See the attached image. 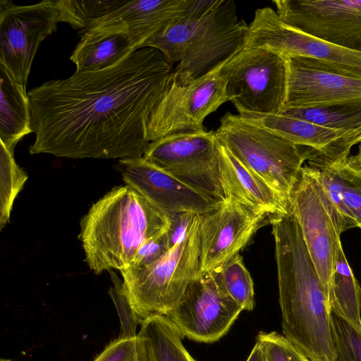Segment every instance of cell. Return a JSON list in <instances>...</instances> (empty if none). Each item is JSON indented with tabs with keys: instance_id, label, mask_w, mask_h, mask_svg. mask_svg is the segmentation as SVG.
Wrapping results in <instances>:
<instances>
[{
	"instance_id": "5b68a950",
	"label": "cell",
	"mask_w": 361,
	"mask_h": 361,
	"mask_svg": "<svg viewBox=\"0 0 361 361\" xmlns=\"http://www.w3.org/2000/svg\"><path fill=\"white\" fill-rule=\"evenodd\" d=\"M200 219V215L185 239L152 264L120 271L122 293L140 324L154 316H166L201 274Z\"/></svg>"
},
{
	"instance_id": "ba28073f",
	"label": "cell",
	"mask_w": 361,
	"mask_h": 361,
	"mask_svg": "<svg viewBox=\"0 0 361 361\" xmlns=\"http://www.w3.org/2000/svg\"><path fill=\"white\" fill-rule=\"evenodd\" d=\"M220 142L216 131L171 135L149 142L143 157L207 197L226 201L219 168Z\"/></svg>"
},
{
	"instance_id": "e575fe53",
	"label": "cell",
	"mask_w": 361,
	"mask_h": 361,
	"mask_svg": "<svg viewBox=\"0 0 361 361\" xmlns=\"http://www.w3.org/2000/svg\"><path fill=\"white\" fill-rule=\"evenodd\" d=\"M361 142V130L351 135L341 139L337 145V149L340 155L349 156L351 147Z\"/></svg>"
},
{
	"instance_id": "30bf717a",
	"label": "cell",
	"mask_w": 361,
	"mask_h": 361,
	"mask_svg": "<svg viewBox=\"0 0 361 361\" xmlns=\"http://www.w3.org/2000/svg\"><path fill=\"white\" fill-rule=\"evenodd\" d=\"M227 61L188 83L180 84L172 79L149 118L147 128L149 142L176 133L204 130L206 117L229 102L226 81L221 71Z\"/></svg>"
},
{
	"instance_id": "d6a6232c",
	"label": "cell",
	"mask_w": 361,
	"mask_h": 361,
	"mask_svg": "<svg viewBox=\"0 0 361 361\" xmlns=\"http://www.w3.org/2000/svg\"><path fill=\"white\" fill-rule=\"evenodd\" d=\"M169 250L165 233L145 243L137 250L130 267H144L150 265L162 257Z\"/></svg>"
},
{
	"instance_id": "ac0fdd59",
	"label": "cell",
	"mask_w": 361,
	"mask_h": 361,
	"mask_svg": "<svg viewBox=\"0 0 361 361\" xmlns=\"http://www.w3.org/2000/svg\"><path fill=\"white\" fill-rule=\"evenodd\" d=\"M191 0L125 1L92 22L86 32H121L135 40L137 49L165 27L181 16Z\"/></svg>"
},
{
	"instance_id": "ffe728a7",
	"label": "cell",
	"mask_w": 361,
	"mask_h": 361,
	"mask_svg": "<svg viewBox=\"0 0 361 361\" xmlns=\"http://www.w3.org/2000/svg\"><path fill=\"white\" fill-rule=\"evenodd\" d=\"M219 168L226 200L269 217L290 213L288 203L220 143Z\"/></svg>"
},
{
	"instance_id": "cb8c5ba5",
	"label": "cell",
	"mask_w": 361,
	"mask_h": 361,
	"mask_svg": "<svg viewBox=\"0 0 361 361\" xmlns=\"http://www.w3.org/2000/svg\"><path fill=\"white\" fill-rule=\"evenodd\" d=\"M331 312L361 330V288L340 247L334 275Z\"/></svg>"
},
{
	"instance_id": "6da1fadb",
	"label": "cell",
	"mask_w": 361,
	"mask_h": 361,
	"mask_svg": "<svg viewBox=\"0 0 361 361\" xmlns=\"http://www.w3.org/2000/svg\"><path fill=\"white\" fill-rule=\"evenodd\" d=\"M173 68L157 49L135 51L98 72L75 71L27 93L31 154L71 159L142 157L149 118L173 79Z\"/></svg>"
},
{
	"instance_id": "7a4b0ae2",
	"label": "cell",
	"mask_w": 361,
	"mask_h": 361,
	"mask_svg": "<svg viewBox=\"0 0 361 361\" xmlns=\"http://www.w3.org/2000/svg\"><path fill=\"white\" fill-rule=\"evenodd\" d=\"M269 222L275 243L282 332L310 361H336L331 308L295 216Z\"/></svg>"
},
{
	"instance_id": "2e32d148",
	"label": "cell",
	"mask_w": 361,
	"mask_h": 361,
	"mask_svg": "<svg viewBox=\"0 0 361 361\" xmlns=\"http://www.w3.org/2000/svg\"><path fill=\"white\" fill-rule=\"evenodd\" d=\"M269 218L231 200L201 214L199 226L200 274L214 271L239 254Z\"/></svg>"
},
{
	"instance_id": "f546056e",
	"label": "cell",
	"mask_w": 361,
	"mask_h": 361,
	"mask_svg": "<svg viewBox=\"0 0 361 361\" xmlns=\"http://www.w3.org/2000/svg\"><path fill=\"white\" fill-rule=\"evenodd\" d=\"M93 361H156L149 340L137 333L111 341Z\"/></svg>"
},
{
	"instance_id": "8fae6325",
	"label": "cell",
	"mask_w": 361,
	"mask_h": 361,
	"mask_svg": "<svg viewBox=\"0 0 361 361\" xmlns=\"http://www.w3.org/2000/svg\"><path fill=\"white\" fill-rule=\"evenodd\" d=\"M58 23L55 0L23 6L0 1V65L23 87L38 47Z\"/></svg>"
},
{
	"instance_id": "d6986e66",
	"label": "cell",
	"mask_w": 361,
	"mask_h": 361,
	"mask_svg": "<svg viewBox=\"0 0 361 361\" xmlns=\"http://www.w3.org/2000/svg\"><path fill=\"white\" fill-rule=\"evenodd\" d=\"M348 157L331 158L315 150L307 161L337 211L345 231L355 227L361 229V171L350 166Z\"/></svg>"
},
{
	"instance_id": "1f68e13d",
	"label": "cell",
	"mask_w": 361,
	"mask_h": 361,
	"mask_svg": "<svg viewBox=\"0 0 361 361\" xmlns=\"http://www.w3.org/2000/svg\"><path fill=\"white\" fill-rule=\"evenodd\" d=\"M267 361H310L283 334L259 331L257 336Z\"/></svg>"
},
{
	"instance_id": "4dcf8cb0",
	"label": "cell",
	"mask_w": 361,
	"mask_h": 361,
	"mask_svg": "<svg viewBox=\"0 0 361 361\" xmlns=\"http://www.w3.org/2000/svg\"><path fill=\"white\" fill-rule=\"evenodd\" d=\"M331 318L336 361H361V330L333 312Z\"/></svg>"
},
{
	"instance_id": "836d02e7",
	"label": "cell",
	"mask_w": 361,
	"mask_h": 361,
	"mask_svg": "<svg viewBox=\"0 0 361 361\" xmlns=\"http://www.w3.org/2000/svg\"><path fill=\"white\" fill-rule=\"evenodd\" d=\"M199 216L195 212H180L170 219V226L166 233L169 249L185 239Z\"/></svg>"
},
{
	"instance_id": "4316f807",
	"label": "cell",
	"mask_w": 361,
	"mask_h": 361,
	"mask_svg": "<svg viewBox=\"0 0 361 361\" xmlns=\"http://www.w3.org/2000/svg\"><path fill=\"white\" fill-rule=\"evenodd\" d=\"M218 286L243 310L255 306L254 286L240 254L209 272Z\"/></svg>"
},
{
	"instance_id": "8d00e7d4",
	"label": "cell",
	"mask_w": 361,
	"mask_h": 361,
	"mask_svg": "<svg viewBox=\"0 0 361 361\" xmlns=\"http://www.w3.org/2000/svg\"><path fill=\"white\" fill-rule=\"evenodd\" d=\"M347 161L350 166L361 171V142L358 147L357 154L349 156L347 158Z\"/></svg>"
},
{
	"instance_id": "603a6c76",
	"label": "cell",
	"mask_w": 361,
	"mask_h": 361,
	"mask_svg": "<svg viewBox=\"0 0 361 361\" xmlns=\"http://www.w3.org/2000/svg\"><path fill=\"white\" fill-rule=\"evenodd\" d=\"M0 141L10 152L31 133V111L26 88L16 82L0 65Z\"/></svg>"
},
{
	"instance_id": "f1b7e54d",
	"label": "cell",
	"mask_w": 361,
	"mask_h": 361,
	"mask_svg": "<svg viewBox=\"0 0 361 361\" xmlns=\"http://www.w3.org/2000/svg\"><path fill=\"white\" fill-rule=\"evenodd\" d=\"M123 0H55L59 22L68 23L80 34L94 20L104 16Z\"/></svg>"
},
{
	"instance_id": "3957f363",
	"label": "cell",
	"mask_w": 361,
	"mask_h": 361,
	"mask_svg": "<svg viewBox=\"0 0 361 361\" xmlns=\"http://www.w3.org/2000/svg\"><path fill=\"white\" fill-rule=\"evenodd\" d=\"M248 25L233 0H191L185 12L142 47L159 50L186 84L210 72L244 46Z\"/></svg>"
},
{
	"instance_id": "8992f818",
	"label": "cell",
	"mask_w": 361,
	"mask_h": 361,
	"mask_svg": "<svg viewBox=\"0 0 361 361\" xmlns=\"http://www.w3.org/2000/svg\"><path fill=\"white\" fill-rule=\"evenodd\" d=\"M216 133L222 145L288 203L301 169L315 149L295 145L230 111L221 118Z\"/></svg>"
},
{
	"instance_id": "484cf974",
	"label": "cell",
	"mask_w": 361,
	"mask_h": 361,
	"mask_svg": "<svg viewBox=\"0 0 361 361\" xmlns=\"http://www.w3.org/2000/svg\"><path fill=\"white\" fill-rule=\"evenodd\" d=\"M281 113L345 132L347 136L361 130V101L318 108L289 109Z\"/></svg>"
},
{
	"instance_id": "d4e9b609",
	"label": "cell",
	"mask_w": 361,
	"mask_h": 361,
	"mask_svg": "<svg viewBox=\"0 0 361 361\" xmlns=\"http://www.w3.org/2000/svg\"><path fill=\"white\" fill-rule=\"evenodd\" d=\"M140 325L139 333L149 340L156 361H196L183 344L184 336L166 316L147 318Z\"/></svg>"
},
{
	"instance_id": "5bb4252c",
	"label": "cell",
	"mask_w": 361,
	"mask_h": 361,
	"mask_svg": "<svg viewBox=\"0 0 361 361\" xmlns=\"http://www.w3.org/2000/svg\"><path fill=\"white\" fill-rule=\"evenodd\" d=\"M282 56L286 66L283 110L361 101V78L311 58Z\"/></svg>"
},
{
	"instance_id": "9c48e42d",
	"label": "cell",
	"mask_w": 361,
	"mask_h": 361,
	"mask_svg": "<svg viewBox=\"0 0 361 361\" xmlns=\"http://www.w3.org/2000/svg\"><path fill=\"white\" fill-rule=\"evenodd\" d=\"M221 71L228 100L238 111L272 114L283 110L286 66L281 55L243 47Z\"/></svg>"
},
{
	"instance_id": "52a82bcc",
	"label": "cell",
	"mask_w": 361,
	"mask_h": 361,
	"mask_svg": "<svg viewBox=\"0 0 361 361\" xmlns=\"http://www.w3.org/2000/svg\"><path fill=\"white\" fill-rule=\"evenodd\" d=\"M288 205L298 222L331 306L336 264L342 247L341 234L345 230L337 211L307 164L301 169Z\"/></svg>"
},
{
	"instance_id": "4fadbf2b",
	"label": "cell",
	"mask_w": 361,
	"mask_h": 361,
	"mask_svg": "<svg viewBox=\"0 0 361 361\" xmlns=\"http://www.w3.org/2000/svg\"><path fill=\"white\" fill-rule=\"evenodd\" d=\"M243 311L216 283L210 273L189 283L166 317L184 337L201 343L219 340Z\"/></svg>"
},
{
	"instance_id": "44dd1931",
	"label": "cell",
	"mask_w": 361,
	"mask_h": 361,
	"mask_svg": "<svg viewBox=\"0 0 361 361\" xmlns=\"http://www.w3.org/2000/svg\"><path fill=\"white\" fill-rule=\"evenodd\" d=\"M246 120L265 128L295 145L312 148L331 158L338 157V142L347 136L343 131L325 128L283 113L264 114L238 111Z\"/></svg>"
},
{
	"instance_id": "83f0119b",
	"label": "cell",
	"mask_w": 361,
	"mask_h": 361,
	"mask_svg": "<svg viewBox=\"0 0 361 361\" xmlns=\"http://www.w3.org/2000/svg\"><path fill=\"white\" fill-rule=\"evenodd\" d=\"M0 230L9 222L13 202L28 177L16 164L13 153L1 142Z\"/></svg>"
},
{
	"instance_id": "7402d4cb",
	"label": "cell",
	"mask_w": 361,
	"mask_h": 361,
	"mask_svg": "<svg viewBox=\"0 0 361 361\" xmlns=\"http://www.w3.org/2000/svg\"><path fill=\"white\" fill-rule=\"evenodd\" d=\"M137 50L130 35L121 32H86L70 59L78 72H98L119 64Z\"/></svg>"
},
{
	"instance_id": "9a60e30c",
	"label": "cell",
	"mask_w": 361,
	"mask_h": 361,
	"mask_svg": "<svg viewBox=\"0 0 361 361\" xmlns=\"http://www.w3.org/2000/svg\"><path fill=\"white\" fill-rule=\"evenodd\" d=\"M286 23L361 53V0H274Z\"/></svg>"
},
{
	"instance_id": "d590c367",
	"label": "cell",
	"mask_w": 361,
	"mask_h": 361,
	"mask_svg": "<svg viewBox=\"0 0 361 361\" xmlns=\"http://www.w3.org/2000/svg\"><path fill=\"white\" fill-rule=\"evenodd\" d=\"M246 361H267L263 348L258 341L256 340V343Z\"/></svg>"
},
{
	"instance_id": "7c38bea8",
	"label": "cell",
	"mask_w": 361,
	"mask_h": 361,
	"mask_svg": "<svg viewBox=\"0 0 361 361\" xmlns=\"http://www.w3.org/2000/svg\"><path fill=\"white\" fill-rule=\"evenodd\" d=\"M281 56L311 58L361 78V53L309 35L283 22L271 7L257 8L245 46Z\"/></svg>"
},
{
	"instance_id": "74e56055",
	"label": "cell",
	"mask_w": 361,
	"mask_h": 361,
	"mask_svg": "<svg viewBox=\"0 0 361 361\" xmlns=\"http://www.w3.org/2000/svg\"><path fill=\"white\" fill-rule=\"evenodd\" d=\"M0 361H13V360H8V359H1Z\"/></svg>"
},
{
	"instance_id": "e0dca14e",
	"label": "cell",
	"mask_w": 361,
	"mask_h": 361,
	"mask_svg": "<svg viewBox=\"0 0 361 361\" xmlns=\"http://www.w3.org/2000/svg\"><path fill=\"white\" fill-rule=\"evenodd\" d=\"M115 168L126 185L140 193L169 220L180 212L201 215L224 203L196 191L143 157L119 159Z\"/></svg>"
},
{
	"instance_id": "277c9868",
	"label": "cell",
	"mask_w": 361,
	"mask_h": 361,
	"mask_svg": "<svg viewBox=\"0 0 361 361\" xmlns=\"http://www.w3.org/2000/svg\"><path fill=\"white\" fill-rule=\"evenodd\" d=\"M85 261L94 274L129 268L139 248L166 233L169 219L128 185L94 202L80 222Z\"/></svg>"
}]
</instances>
